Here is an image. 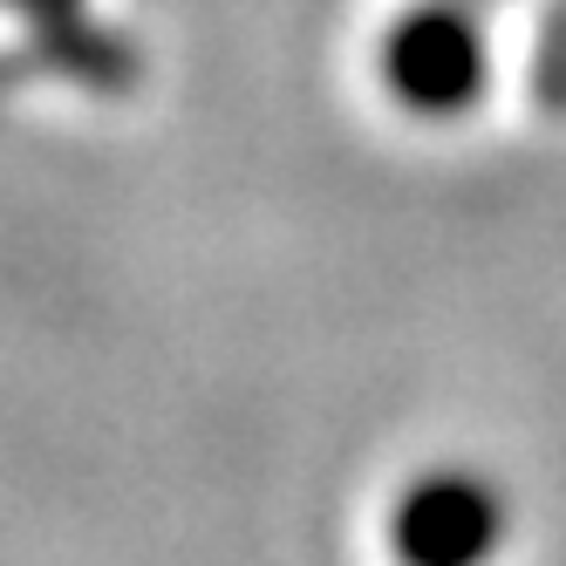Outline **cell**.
<instances>
[{
	"label": "cell",
	"mask_w": 566,
	"mask_h": 566,
	"mask_svg": "<svg viewBox=\"0 0 566 566\" xmlns=\"http://www.w3.org/2000/svg\"><path fill=\"white\" fill-rule=\"evenodd\" d=\"M499 525L505 512L478 478H430L396 505L389 539L402 566H478L499 546Z\"/></svg>",
	"instance_id": "1"
},
{
	"label": "cell",
	"mask_w": 566,
	"mask_h": 566,
	"mask_svg": "<svg viewBox=\"0 0 566 566\" xmlns=\"http://www.w3.org/2000/svg\"><path fill=\"white\" fill-rule=\"evenodd\" d=\"M389 83L423 103V109H451L471 96L478 83V49H471V28L451 14H417L402 21V34L389 42Z\"/></svg>",
	"instance_id": "2"
}]
</instances>
